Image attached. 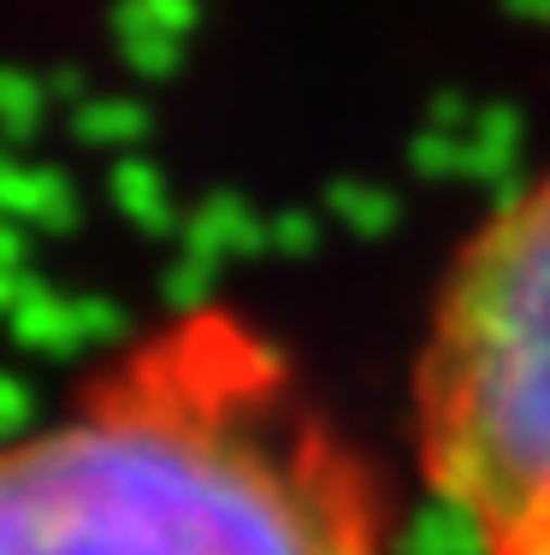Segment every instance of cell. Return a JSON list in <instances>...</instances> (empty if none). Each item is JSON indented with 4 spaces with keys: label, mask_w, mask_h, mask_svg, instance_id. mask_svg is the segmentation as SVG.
Returning a JSON list of instances; mask_svg holds the SVG:
<instances>
[{
    "label": "cell",
    "mask_w": 550,
    "mask_h": 555,
    "mask_svg": "<svg viewBox=\"0 0 550 555\" xmlns=\"http://www.w3.org/2000/svg\"><path fill=\"white\" fill-rule=\"evenodd\" d=\"M414 455L474 555H550V171L444 267L414 361Z\"/></svg>",
    "instance_id": "2"
},
{
    "label": "cell",
    "mask_w": 550,
    "mask_h": 555,
    "mask_svg": "<svg viewBox=\"0 0 550 555\" xmlns=\"http://www.w3.org/2000/svg\"><path fill=\"white\" fill-rule=\"evenodd\" d=\"M0 555H397V520L291 349L190 301L0 438Z\"/></svg>",
    "instance_id": "1"
}]
</instances>
